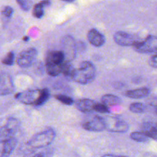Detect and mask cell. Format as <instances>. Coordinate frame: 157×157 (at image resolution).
Returning <instances> with one entry per match:
<instances>
[{"mask_svg": "<svg viewBox=\"0 0 157 157\" xmlns=\"http://www.w3.org/2000/svg\"><path fill=\"white\" fill-rule=\"evenodd\" d=\"M41 89H32L19 92L15 95V98L21 104L25 105L37 106L41 95Z\"/></svg>", "mask_w": 157, "mask_h": 157, "instance_id": "obj_4", "label": "cell"}, {"mask_svg": "<svg viewBox=\"0 0 157 157\" xmlns=\"http://www.w3.org/2000/svg\"><path fill=\"white\" fill-rule=\"evenodd\" d=\"M0 75H1V73H0Z\"/></svg>", "mask_w": 157, "mask_h": 157, "instance_id": "obj_35", "label": "cell"}, {"mask_svg": "<svg viewBox=\"0 0 157 157\" xmlns=\"http://www.w3.org/2000/svg\"><path fill=\"white\" fill-rule=\"evenodd\" d=\"M147 137L157 141V122H145L142 125V131Z\"/></svg>", "mask_w": 157, "mask_h": 157, "instance_id": "obj_15", "label": "cell"}, {"mask_svg": "<svg viewBox=\"0 0 157 157\" xmlns=\"http://www.w3.org/2000/svg\"><path fill=\"white\" fill-rule=\"evenodd\" d=\"M130 136L133 140L136 141V142L146 143L149 140V137H147L143 132H133V133H130Z\"/></svg>", "mask_w": 157, "mask_h": 157, "instance_id": "obj_23", "label": "cell"}, {"mask_svg": "<svg viewBox=\"0 0 157 157\" xmlns=\"http://www.w3.org/2000/svg\"><path fill=\"white\" fill-rule=\"evenodd\" d=\"M136 52L140 54H150L157 52V37L148 35L144 40L138 41L134 46Z\"/></svg>", "mask_w": 157, "mask_h": 157, "instance_id": "obj_6", "label": "cell"}, {"mask_svg": "<svg viewBox=\"0 0 157 157\" xmlns=\"http://www.w3.org/2000/svg\"><path fill=\"white\" fill-rule=\"evenodd\" d=\"M56 133L54 129L48 128L44 131L34 135L27 143L29 148L37 150V149L44 148L52 144L55 140Z\"/></svg>", "mask_w": 157, "mask_h": 157, "instance_id": "obj_2", "label": "cell"}, {"mask_svg": "<svg viewBox=\"0 0 157 157\" xmlns=\"http://www.w3.org/2000/svg\"><path fill=\"white\" fill-rule=\"evenodd\" d=\"M17 140L15 137L0 140V157H9L15 150L17 146Z\"/></svg>", "mask_w": 157, "mask_h": 157, "instance_id": "obj_11", "label": "cell"}, {"mask_svg": "<svg viewBox=\"0 0 157 157\" xmlns=\"http://www.w3.org/2000/svg\"><path fill=\"white\" fill-rule=\"evenodd\" d=\"M82 127L90 132H101L106 130L103 117L101 116H95L90 121L83 123Z\"/></svg>", "mask_w": 157, "mask_h": 157, "instance_id": "obj_10", "label": "cell"}, {"mask_svg": "<svg viewBox=\"0 0 157 157\" xmlns=\"http://www.w3.org/2000/svg\"><path fill=\"white\" fill-rule=\"evenodd\" d=\"M14 85L12 78L8 74L1 73L0 75V95H7L12 93Z\"/></svg>", "mask_w": 157, "mask_h": 157, "instance_id": "obj_12", "label": "cell"}, {"mask_svg": "<svg viewBox=\"0 0 157 157\" xmlns=\"http://www.w3.org/2000/svg\"><path fill=\"white\" fill-rule=\"evenodd\" d=\"M50 98V91L48 88L41 89V95H40L39 100L38 101L37 106H41L45 104Z\"/></svg>", "mask_w": 157, "mask_h": 157, "instance_id": "obj_24", "label": "cell"}, {"mask_svg": "<svg viewBox=\"0 0 157 157\" xmlns=\"http://www.w3.org/2000/svg\"><path fill=\"white\" fill-rule=\"evenodd\" d=\"M15 61V54L13 52H10L6 55V56L2 60V63L5 65L11 66L13 65Z\"/></svg>", "mask_w": 157, "mask_h": 157, "instance_id": "obj_27", "label": "cell"}, {"mask_svg": "<svg viewBox=\"0 0 157 157\" xmlns=\"http://www.w3.org/2000/svg\"><path fill=\"white\" fill-rule=\"evenodd\" d=\"M51 5L50 1L39 2L34 6L32 9V15L35 18H41L44 15V9Z\"/></svg>", "mask_w": 157, "mask_h": 157, "instance_id": "obj_18", "label": "cell"}, {"mask_svg": "<svg viewBox=\"0 0 157 157\" xmlns=\"http://www.w3.org/2000/svg\"><path fill=\"white\" fill-rule=\"evenodd\" d=\"M63 63L61 64H45L46 72L48 75L52 77H57L62 74Z\"/></svg>", "mask_w": 157, "mask_h": 157, "instance_id": "obj_20", "label": "cell"}, {"mask_svg": "<svg viewBox=\"0 0 157 157\" xmlns=\"http://www.w3.org/2000/svg\"><path fill=\"white\" fill-rule=\"evenodd\" d=\"M52 155V150H45V151L39 152V153H36L32 157H51Z\"/></svg>", "mask_w": 157, "mask_h": 157, "instance_id": "obj_30", "label": "cell"}, {"mask_svg": "<svg viewBox=\"0 0 157 157\" xmlns=\"http://www.w3.org/2000/svg\"><path fill=\"white\" fill-rule=\"evenodd\" d=\"M102 157H128V156H120V155H114V154H105Z\"/></svg>", "mask_w": 157, "mask_h": 157, "instance_id": "obj_32", "label": "cell"}, {"mask_svg": "<svg viewBox=\"0 0 157 157\" xmlns=\"http://www.w3.org/2000/svg\"><path fill=\"white\" fill-rule=\"evenodd\" d=\"M96 78V68L93 63L88 61H84L80 64V67L75 69L72 79L80 84H88L94 81Z\"/></svg>", "mask_w": 157, "mask_h": 157, "instance_id": "obj_1", "label": "cell"}, {"mask_svg": "<svg viewBox=\"0 0 157 157\" xmlns=\"http://www.w3.org/2000/svg\"><path fill=\"white\" fill-rule=\"evenodd\" d=\"M75 71V68L74 67L73 64L70 61H65L62 64V74L67 78L72 79L74 73Z\"/></svg>", "mask_w": 157, "mask_h": 157, "instance_id": "obj_21", "label": "cell"}, {"mask_svg": "<svg viewBox=\"0 0 157 157\" xmlns=\"http://www.w3.org/2000/svg\"><path fill=\"white\" fill-rule=\"evenodd\" d=\"M156 114H157V110H156Z\"/></svg>", "mask_w": 157, "mask_h": 157, "instance_id": "obj_34", "label": "cell"}, {"mask_svg": "<svg viewBox=\"0 0 157 157\" xmlns=\"http://www.w3.org/2000/svg\"><path fill=\"white\" fill-rule=\"evenodd\" d=\"M55 99L61 102V104H64V105L71 106L74 104V100L71 97L67 96L64 94H57L55 95Z\"/></svg>", "mask_w": 157, "mask_h": 157, "instance_id": "obj_25", "label": "cell"}, {"mask_svg": "<svg viewBox=\"0 0 157 157\" xmlns=\"http://www.w3.org/2000/svg\"><path fill=\"white\" fill-rule=\"evenodd\" d=\"M17 3L20 6V8L25 12L29 11V9H31V6H32V2L27 1V0H18Z\"/></svg>", "mask_w": 157, "mask_h": 157, "instance_id": "obj_29", "label": "cell"}, {"mask_svg": "<svg viewBox=\"0 0 157 157\" xmlns=\"http://www.w3.org/2000/svg\"><path fill=\"white\" fill-rule=\"evenodd\" d=\"M96 104L94 101L87 98L78 100L76 102V107L83 113H90L94 111V105Z\"/></svg>", "mask_w": 157, "mask_h": 157, "instance_id": "obj_16", "label": "cell"}, {"mask_svg": "<svg viewBox=\"0 0 157 157\" xmlns=\"http://www.w3.org/2000/svg\"><path fill=\"white\" fill-rule=\"evenodd\" d=\"M94 111L98 112L101 113H110V108L108 106L102 104V103H96L94 105Z\"/></svg>", "mask_w": 157, "mask_h": 157, "instance_id": "obj_28", "label": "cell"}, {"mask_svg": "<svg viewBox=\"0 0 157 157\" xmlns=\"http://www.w3.org/2000/svg\"><path fill=\"white\" fill-rule=\"evenodd\" d=\"M29 40H30V38H29V37H28V36L23 37V41H25V42H27V41H29Z\"/></svg>", "mask_w": 157, "mask_h": 157, "instance_id": "obj_33", "label": "cell"}, {"mask_svg": "<svg viewBox=\"0 0 157 157\" xmlns=\"http://www.w3.org/2000/svg\"><path fill=\"white\" fill-rule=\"evenodd\" d=\"M149 64L152 67L157 69V52L154 55L151 56V58L149 60Z\"/></svg>", "mask_w": 157, "mask_h": 157, "instance_id": "obj_31", "label": "cell"}, {"mask_svg": "<svg viewBox=\"0 0 157 157\" xmlns=\"http://www.w3.org/2000/svg\"><path fill=\"white\" fill-rule=\"evenodd\" d=\"M105 129L112 133H126L129 130V125L121 118L113 116H106L103 117Z\"/></svg>", "mask_w": 157, "mask_h": 157, "instance_id": "obj_3", "label": "cell"}, {"mask_svg": "<svg viewBox=\"0 0 157 157\" xmlns=\"http://www.w3.org/2000/svg\"><path fill=\"white\" fill-rule=\"evenodd\" d=\"M130 111L132 113H144L146 111V107L145 104H144L143 103L140 102H136V103H132L131 104L129 107Z\"/></svg>", "mask_w": 157, "mask_h": 157, "instance_id": "obj_22", "label": "cell"}, {"mask_svg": "<svg viewBox=\"0 0 157 157\" xmlns=\"http://www.w3.org/2000/svg\"><path fill=\"white\" fill-rule=\"evenodd\" d=\"M65 61V56L62 51H50L46 57V64H61Z\"/></svg>", "mask_w": 157, "mask_h": 157, "instance_id": "obj_14", "label": "cell"}, {"mask_svg": "<svg viewBox=\"0 0 157 157\" xmlns=\"http://www.w3.org/2000/svg\"><path fill=\"white\" fill-rule=\"evenodd\" d=\"M62 52L65 56V61H71L76 57L78 52V45L73 37L67 35L63 38L62 41Z\"/></svg>", "mask_w": 157, "mask_h": 157, "instance_id": "obj_8", "label": "cell"}, {"mask_svg": "<svg viewBox=\"0 0 157 157\" xmlns=\"http://www.w3.org/2000/svg\"><path fill=\"white\" fill-rule=\"evenodd\" d=\"M113 40L118 45L123 47L134 46L139 41L133 35L122 31H120L114 34Z\"/></svg>", "mask_w": 157, "mask_h": 157, "instance_id": "obj_9", "label": "cell"}, {"mask_svg": "<svg viewBox=\"0 0 157 157\" xmlns=\"http://www.w3.org/2000/svg\"><path fill=\"white\" fill-rule=\"evenodd\" d=\"M38 56V51L35 48H30L20 52L17 57V64L20 67L26 68L35 63Z\"/></svg>", "mask_w": 157, "mask_h": 157, "instance_id": "obj_7", "label": "cell"}, {"mask_svg": "<svg viewBox=\"0 0 157 157\" xmlns=\"http://www.w3.org/2000/svg\"><path fill=\"white\" fill-rule=\"evenodd\" d=\"M87 39L92 45L97 48L101 47L105 43V37L102 33L95 29L89 30L87 33Z\"/></svg>", "mask_w": 157, "mask_h": 157, "instance_id": "obj_13", "label": "cell"}, {"mask_svg": "<svg viewBox=\"0 0 157 157\" xmlns=\"http://www.w3.org/2000/svg\"><path fill=\"white\" fill-rule=\"evenodd\" d=\"M102 104L107 106H114L118 105L121 103V100L119 97L113 94H105L101 98Z\"/></svg>", "mask_w": 157, "mask_h": 157, "instance_id": "obj_19", "label": "cell"}, {"mask_svg": "<svg viewBox=\"0 0 157 157\" xmlns=\"http://www.w3.org/2000/svg\"><path fill=\"white\" fill-rule=\"evenodd\" d=\"M150 93V90L147 87L133 89L126 91L125 96L131 99H141L148 96Z\"/></svg>", "mask_w": 157, "mask_h": 157, "instance_id": "obj_17", "label": "cell"}, {"mask_svg": "<svg viewBox=\"0 0 157 157\" xmlns=\"http://www.w3.org/2000/svg\"><path fill=\"white\" fill-rule=\"evenodd\" d=\"M20 128V122L17 118L9 117L4 125L0 127V138L7 140L12 138Z\"/></svg>", "mask_w": 157, "mask_h": 157, "instance_id": "obj_5", "label": "cell"}, {"mask_svg": "<svg viewBox=\"0 0 157 157\" xmlns=\"http://www.w3.org/2000/svg\"><path fill=\"white\" fill-rule=\"evenodd\" d=\"M14 13V9L13 8L9 6H6L3 8V9L2 10L1 14L2 17L3 18V19H5V21H9L10 20V18H12V15Z\"/></svg>", "mask_w": 157, "mask_h": 157, "instance_id": "obj_26", "label": "cell"}]
</instances>
